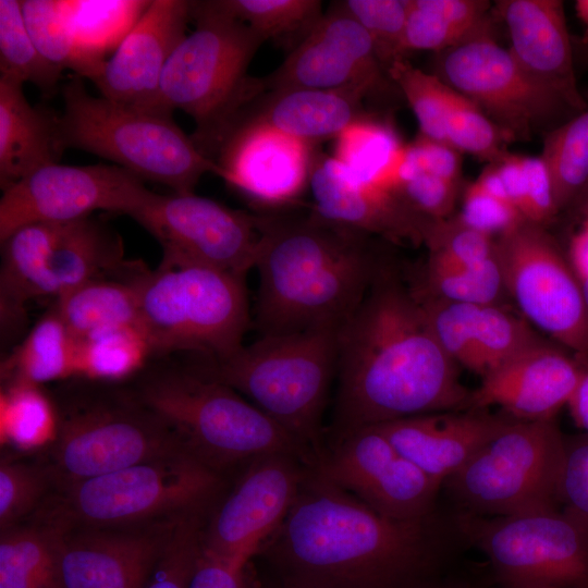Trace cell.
<instances>
[{"mask_svg": "<svg viewBox=\"0 0 588 588\" xmlns=\"http://www.w3.org/2000/svg\"><path fill=\"white\" fill-rule=\"evenodd\" d=\"M250 562L266 588H420L433 580L437 551L428 518L385 517L313 465Z\"/></svg>", "mask_w": 588, "mask_h": 588, "instance_id": "1", "label": "cell"}, {"mask_svg": "<svg viewBox=\"0 0 588 588\" xmlns=\"http://www.w3.org/2000/svg\"><path fill=\"white\" fill-rule=\"evenodd\" d=\"M330 438L416 415L467 409L470 390L434 336L411 285L382 264L338 332Z\"/></svg>", "mask_w": 588, "mask_h": 588, "instance_id": "2", "label": "cell"}, {"mask_svg": "<svg viewBox=\"0 0 588 588\" xmlns=\"http://www.w3.org/2000/svg\"><path fill=\"white\" fill-rule=\"evenodd\" d=\"M256 323L261 335L340 329L381 265L369 235L306 218L260 215Z\"/></svg>", "mask_w": 588, "mask_h": 588, "instance_id": "3", "label": "cell"}, {"mask_svg": "<svg viewBox=\"0 0 588 588\" xmlns=\"http://www.w3.org/2000/svg\"><path fill=\"white\" fill-rule=\"evenodd\" d=\"M191 22L194 30L176 47L162 73L159 102L194 120L191 139L212 160L232 119L266 91L261 78L247 74L265 40L219 0L191 1Z\"/></svg>", "mask_w": 588, "mask_h": 588, "instance_id": "4", "label": "cell"}, {"mask_svg": "<svg viewBox=\"0 0 588 588\" xmlns=\"http://www.w3.org/2000/svg\"><path fill=\"white\" fill-rule=\"evenodd\" d=\"M132 391L174 429L191 455L231 480L255 460L273 453H298L314 463L280 425L203 371H155Z\"/></svg>", "mask_w": 588, "mask_h": 588, "instance_id": "5", "label": "cell"}, {"mask_svg": "<svg viewBox=\"0 0 588 588\" xmlns=\"http://www.w3.org/2000/svg\"><path fill=\"white\" fill-rule=\"evenodd\" d=\"M231 479L189 453L57 487L30 517L58 527H132L209 512Z\"/></svg>", "mask_w": 588, "mask_h": 588, "instance_id": "6", "label": "cell"}, {"mask_svg": "<svg viewBox=\"0 0 588 588\" xmlns=\"http://www.w3.org/2000/svg\"><path fill=\"white\" fill-rule=\"evenodd\" d=\"M60 91L59 132L64 149L96 155L177 194L194 193L205 173L219 176L218 166L196 148L172 112L94 96L75 74Z\"/></svg>", "mask_w": 588, "mask_h": 588, "instance_id": "7", "label": "cell"}, {"mask_svg": "<svg viewBox=\"0 0 588 588\" xmlns=\"http://www.w3.org/2000/svg\"><path fill=\"white\" fill-rule=\"evenodd\" d=\"M338 332L320 328L260 335L201 371L249 399L316 463L326 442L321 419L336 371Z\"/></svg>", "mask_w": 588, "mask_h": 588, "instance_id": "8", "label": "cell"}, {"mask_svg": "<svg viewBox=\"0 0 588 588\" xmlns=\"http://www.w3.org/2000/svg\"><path fill=\"white\" fill-rule=\"evenodd\" d=\"M54 403L57 430L38 456L56 488L188 453L174 429L132 390L81 388Z\"/></svg>", "mask_w": 588, "mask_h": 588, "instance_id": "9", "label": "cell"}, {"mask_svg": "<svg viewBox=\"0 0 588 588\" xmlns=\"http://www.w3.org/2000/svg\"><path fill=\"white\" fill-rule=\"evenodd\" d=\"M139 326L152 354L191 351L213 364L243 346L249 323L244 278L160 264L138 274Z\"/></svg>", "mask_w": 588, "mask_h": 588, "instance_id": "10", "label": "cell"}, {"mask_svg": "<svg viewBox=\"0 0 588 588\" xmlns=\"http://www.w3.org/2000/svg\"><path fill=\"white\" fill-rule=\"evenodd\" d=\"M565 438L555 419H511L444 481L468 515L510 516L558 509Z\"/></svg>", "mask_w": 588, "mask_h": 588, "instance_id": "11", "label": "cell"}, {"mask_svg": "<svg viewBox=\"0 0 588 588\" xmlns=\"http://www.w3.org/2000/svg\"><path fill=\"white\" fill-rule=\"evenodd\" d=\"M491 22L436 53L432 74L471 100L513 142L543 136L577 115L579 112L528 75L509 49L498 44Z\"/></svg>", "mask_w": 588, "mask_h": 588, "instance_id": "12", "label": "cell"}, {"mask_svg": "<svg viewBox=\"0 0 588 588\" xmlns=\"http://www.w3.org/2000/svg\"><path fill=\"white\" fill-rule=\"evenodd\" d=\"M504 588H588V525L558 509L461 518Z\"/></svg>", "mask_w": 588, "mask_h": 588, "instance_id": "13", "label": "cell"}, {"mask_svg": "<svg viewBox=\"0 0 588 588\" xmlns=\"http://www.w3.org/2000/svg\"><path fill=\"white\" fill-rule=\"evenodd\" d=\"M509 299L537 331L588 365V304L553 233L523 222L495 238Z\"/></svg>", "mask_w": 588, "mask_h": 588, "instance_id": "14", "label": "cell"}, {"mask_svg": "<svg viewBox=\"0 0 588 588\" xmlns=\"http://www.w3.org/2000/svg\"><path fill=\"white\" fill-rule=\"evenodd\" d=\"M161 245L168 266H197L245 278L255 267L258 216L194 193H154L132 216Z\"/></svg>", "mask_w": 588, "mask_h": 588, "instance_id": "15", "label": "cell"}, {"mask_svg": "<svg viewBox=\"0 0 588 588\" xmlns=\"http://www.w3.org/2000/svg\"><path fill=\"white\" fill-rule=\"evenodd\" d=\"M313 465L292 452L269 454L247 465L209 512L203 550L246 567L285 518Z\"/></svg>", "mask_w": 588, "mask_h": 588, "instance_id": "16", "label": "cell"}, {"mask_svg": "<svg viewBox=\"0 0 588 588\" xmlns=\"http://www.w3.org/2000/svg\"><path fill=\"white\" fill-rule=\"evenodd\" d=\"M314 466L375 512L399 520L428 518L441 487L376 425L330 438Z\"/></svg>", "mask_w": 588, "mask_h": 588, "instance_id": "17", "label": "cell"}, {"mask_svg": "<svg viewBox=\"0 0 588 588\" xmlns=\"http://www.w3.org/2000/svg\"><path fill=\"white\" fill-rule=\"evenodd\" d=\"M143 182L115 164L40 168L3 191L0 240L28 223H66L96 210L132 217L152 194Z\"/></svg>", "mask_w": 588, "mask_h": 588, "instance_id": "18", "label": "cell"}, {"mask_svg": "<svg viewBox=\"0 0 588 588\" xmlns=\"http://www.w3.org/2000/svg\"><path fill=\"white\" fill-rule=\"evenodd\" d=\"M315 145L236 114L223 132L212 161L219 176L261 208L293 205L309 187Z\"/></svg>", "mask_w": 588, "mask_h": 588, "instance_id": "19", "label": "cell"}, {"mask_svg": "<svg viewBox=\"0 0 588 588\" xmlns=\"http://www.w3.org/2000/svg\"><path fill=\"white\" fill-rule=\"evenodd\" d=\"M261 79L267 91L359 88L372 97L396 87L367 32L339 3L323 13L274 72Z\"/></svg>", "mask_w": 588, "mask_h": 588, "instance_id": "20", "label": "cell"}, {"mask_svg": "<svg viewBox=\"0 0 588 588\" xmlns=\"http://www.w3.org/2000/svg\"><path fill=\"white\" fill-rule=\"evenodd\" d=\"M180 519L110 528L49 524L58 531L63 588H144Z\"/></svg>", "mask_w": 588, "mask_h": 588, "instance_id": "21", "label": "cell"}, {"mask_svg": "<svg viewBox=\"0 0 588 588\" xmlns=\"http://www.w3.org/2000/svg\"><path fill=\"white\" fill-rule=\"evenodd\" d=\"M191 1H148L93 79L100 95L118 102L168 111L159 102L160 82L169 59L186 36Z\"/></svg>", "mask_w": 588, "mask_h": 588, "instance_id": "22", "label": "cell"}, {"mask_svg": "<svg viewBox=\"0 0 588 588\" xmlns=\"http://www.w3.org/2000/svg\"><path fill=\"white\" fill-rule=\"evenodd\" d=\"M573 353L544 338L481 379L467 408H500L525 421L555 419L567 406L585 369Z\"/></svg>", "mask_w": 588, "mask_h": 588, "instance_id": "23", "label": "cell"}, {"mask_svg": "<svg viewBox=\"0 0 588 588\" xmlns=\"http://www.w3.org/2000/svg\"><path fill=\"white\" fill-rule=\"evenodd\" d=\"M413 290L446 355L481 379L544 339L506 305L455 303Z\"/></svg>", "mask_w": 588, "mask_h": 588, "instance_id": "24", "label": "cell"}, {"mask_svg": "<svg viewBox=\"0 0 588 588\" xmlns=\"http://www.w3.org/2000/svg\"><path fill=\"white\" fill-rule=\"evenodd\" d=\"M309 187L314 215L392 243L425 245L434 222L413 211L399 195L356 180L331 156L317 154Z\"/></svg>", "mask_w": 588, "mask_h": 588, "instance_id": "25", "label": "cell"}, {"mask_svg": "<svg viewBox=\"0 0 588 588\" xmlns=\"http://www.w3.org/2000/svg\"><path fill=\"white\" fill-rule=\"evenodd\" d=\"M510 37L509 51L534 79L577 112L588 109L576 77V64L564 2L500 0L492 10Z\"/></svg>", "mask_w": 588, "mask_h": 588, "instance_id": "26", "label": "cell"}, {"mask_svg": "<svg viewBox=\"0 0 588 588\" xmlns=\"http://www.w3.org/2000/svg\"><path fill=\"white\" fill-rule=\"evenodd\" d=\"M512 418L467 408L376 425L396 450L439 485L457 473Z\"/></svg>", "mask_w": 588, "mask_h": 588, "instance_id": "27", "label": "cell"}, {"mask_svg": "<svg viewBox=\"0 0 588 588\" xmlns=\"http://www.w3.org/2000/svg\"><path fill=\"white\" fill-rule=\"evenodd\" d=\"M359 88H287L269 90L236 114L270 125L311 145L334 139L357 120L369 114Z\"/></svg>", "mask_w": 588, "mask_h": 588, "instance_id": "28", "label": "cell"}, {"mask_svg": "<svg viewBox=\"0 0 588 588\" xmlns=\"http://www.w3.org/2000/svg\"><path fill=\"white\" fill-rule=\"evenodd\" d=\"M23 83L0 75V186L4 191L64 152L59 113L33 106Z\"/></svg>", "mask_w": 588, "mask_h": 588, "instance_id": "29", "label": "cell"}, {"mask_svg": "<svg viewBox=\"0 0 588 588\" xmlns=\"http://www.w3.org/2000/svg\"><path fill=\"white\" fill-rule=\"evenodd\" d=\"M123 247L119 235L94 218L68 223L48 256L33 286L32 298H59L91 280L106 277L122 266Z\"/></svg>", "mask_w": 588, "mask_h": 588, "instance_id": "30", "label": "cell"}, {"mask_svg": "<svg viewBox=\"0 0 588 588\" xmlns=\"http://www.w3.org/2000/svg\"><path fill=\"white\" fill-rule=\"evenodd\" d=\"M68 223L33 222L20 226L1 241L0 318L2 336L10 338L23 327L25 305L48 256Z\"/></svg>", "mask_w": 588, "mask_h": 588, "instance_id": "31", "label": "cell"}, {"mask_svg": "<svg viewBox=\"0 0 588 588\" xmlns=\"http://www.w3.org/2000/svg\"><path fill=\"white\" fill-rule=\"evenodd\" d=\"M138 274L91 280L57 298L53 308L78 341L117 328H140Z\"/></svg>", "mask_w": 588, "mask_h": 588, "instance_id": "32", "label": "cell"}, {"mask_svg": "<svg viewBox=\"0 0 588 588\" xmlns=\"http://www.w3.org/2000/svg\"><path fill=\"white\" fill-rule=\"evenodd\" d=\"M77 353L78 340L52 308L2 362V380L40 385L74 377Z\"/></svg>", "mask_w": 588, "mask_h": 588, "instance_id": "33", "label": "cell"}, {"mask_svg": "<svg viewBox=\"0 0 588 588\" xmlns=\"http://www.w3.org/2000/svg\"><path fill=\"white\" fill-rule=\"evenodd\" d=\"M0 532V588H63L53 526L29 518Z\"/></svg>", "mask_w": 588, "mask_h": 588, "instance_id": "34", "label": "cell"}, {"mask_svg": "<svg viewBox=\"0 0 588 588\" xmlns=\"http://www.w3.org/2000/svg\"><path fill=\"white\" fill-rule=\"evenodd\" d=\"M485 0H411L402 54L449 49L492 21Z\"/></svg>", "mask_w": 588, "mask_h": 588, "instance_id": "35", "label": "cell"}, {"mask_svg": "<svg viewBox=\"0 0 588 588\" xmlns=\"http://www.w3.org/2000/svg\"><path fill=\"white\" fill-rule=\"evenodd\" d=\"M22 7L32 39L50 62L91 81L98 76L105 61L79 39L70 2L23 0Z\"/></svg>", "mask_w": 588, "mask_h": 588, "instance_id": "36", "label": "cell"}, {"mask_svg": "<svg viewBox=\"0 0 588 588\" xmlns=\"http://www.w3.org/2000/svg\"><path fill=\"white\" fill-rule=\"evenodd\" d=\"M62 71L32 39L22 1L0 0V75L23 84L30 83L49 98L59 90Z\"/></svg>", "mask_w": 588, "mask_h": 588, "instance_id": "37", "label": "cell"}, {"mask_svg": "<svg viewBox=\"0 0 588 588\" xmlns=\"http://www.w3.org/2000/svg\"><path fill=\"white\" fill-rule=\"evenodd\" d=\"M404 144L388 120L369 113L334 138L331 157L356 180L375 186Z\"/></svg>", "mask_w": 588, "mask_h": 588, "instance_id": "38", "label": "cell"}, {"mask_svg": "<svg viewBox=\"0 0 588 588\" xmlns=\"http://www.w3.org/2000/svg\"><path fill=\"white\" fill-rule=\"evenodd\" d=\"M540 156L561 213L588 186V109L544 134Z\"/></svg>", "mask_w": 588, "mask_h": 588, "instance_id": "39", "label": "cell"}, {"mask_svg": "<svg viewBox=\"0 0 588 588\" xmlns=\"http://www.w3.org/2000/svg\"><path fill=\"white\" fill-rule=\"evenodd\" d=\"M56 403L39 385L5 383L0 397L1 442L21 451L42 450L54 437Z\"/></svg>", "mask_w": 588, "mask_h": 588, "instance_id": "40", "label": "cell"}, {"mask_svg": "<svg viewBox=\"0 0 588 588\" xmlns=\"http://www.w3.org/2000/svg\"><path fill=\"white\" fill-rule=\"evenodd\" d=\"M150 346L137 326L108 330L78 341L76 377L90 381L125 380L144 367Z\"/></svg>", "mask_w": 588, "mask_h": 588, "instance_id": "41", "label": "cell"}, {"mask_svg": "<svg viewBox=\"0 0 588 588\" xmlns=\"http://www.w3.org/2000/svg\"><path fill=\"white\" fill-rule=\"evenodd\" d=\"M232 16L246 23L265 41L294 49L319 22L318 0H219Z\"/></svg>", "mask_w": 588, "mask_h": 588, "instance_id": "42", "label": "cell"}, {"mask_svg": "<svg viewBox=\"0 0 588 588\" xmlns=\"http://www.w3.org/2000/svg\"><path fill=\"white\" fill-rule=\"evenodd\" d=\"M413 287L428 296L474 305H506L510 301L497 254L478 264L449 271L421 269L409 280Z\"/></svg>", "mask_w": 588, "mask_h": 588, "instance_id": "43", "label": "cell"}, {"mask_svg": "<svg viewBox=\"0 0 588 588\" xmlns=\"http://www.w3.org/2000/svg\"><path fill=\"white\" fill-rule=\"evenodd\" d=\"M56 488L45 462L35 458L4 456L0 464V529L29 519Z\"/></svg>", "mask_w": 588, "mask_h": 588, "instance_id": "44", "label": "cell"}, {"mask_svg": "<svg viewBox=\"0 0 588 588\" xmlns=\"http://www.w3.org/2000/svg\"><path fill=\"white\" fill-rule=\"evenodd\" d=\"M425 246L428 258L422 269L428 271L468 267L495 254V238L464 224L455 213L434 221Z\"/></svg>", "mask_w": 588, "mask_h": 588, "instance_id": "45", "label": "cell"}, {"mask_svg": "<svg viewBox=\"0 0 588 588\" xmlns=\"http://www.w3.org/2000/svg\"><path fill=\"white\" fill-rule=\"evenodd\" d=\"M338 3L367 32L387 72L394 61L404 59L402 45L411 0H346Z\"/></svg>", "mask_w": 588, "mask_h": 588, "instance_id": "46", "label": "cell"}, {"mask_svg": "<svg viewBox=\"0 0 588 588\" xmlns=\"http://www.w3.org/2000/svg\"><path fill=\"white\" fill-rule=\"evenodd\" d=\"M208 514H193L174 525L144 588L188 587L203 550V532Z\"/></svg>", "mask_w": 588, "mask_h": 588, "instance_id": "47", "label": "cell"}, {"mask_svg": "<svg viewBox=\"0 0 588 588\" xmlns=\"http://www.w3.org/2000/svg\"><path fill=\"white\" fill-rule=\"evenodd\" d=\"M461 195V210L456 217L494 238L525 222L512 203L491 194L476 180L468 183Z\"/></svg>", "mask_w": 588, "mask_h": 588, "instance_id": "48", "label": "cell"}, {"mask_svg": "<svg viewBox=\"0 0 588 588\" xmlns=\"http://www.w3.org/2000/svg\"><path fill=\"white\" fill-rule=\"evenodd\" d=\"M461 187V183L417 171L397 188L396 194L419 216L439 221L454 215Z\"/></svg>", "mask_w": 588, "mask_h": 588, "instance_id": "49", "label": "cell"}, {"mask_svg": "<svg viewBox=\"0 0 588 588\" xmlns=\"http://www.w3.org/2000/svg\"><path fill=\"white\" fill-rule=\"evenodd\" d=\"M556 226H560L559 234L550 231L560 243L588 304V186L560 213L552 228Z\"/></svg>", "mask_w": 588, "mask_h": 588, "instance_id": "50", "label": "cell"}, {"mask_svg": "<svg viewBox=\"0 0 588 588\" xmlns=\"http://www.w3.org/2000/svg\"><path fill=\"white\" fill-rule=\"evenodd\" d=\"M559 501L588 525V434L565 439Z\"/></svg>", "mask_w": 588, "mask_h": 588, "instance_id": "51", "label": "cell"}, {"mask_svg": "<svg viewBox=\"0 0 588 588\" xmlns=\"http://www.w3.org/2000/svg\"><path fill=\"white\" fill-rule=\"evenodd\" d=\"M519 213L525 222L551 229L560 212L555 205L548 168L541 158L524 155V177Z\"/></svg>", "mask_w": 588, "mask_h": 588, "instance_id": "52", "label": "cell"}, {"mask_svg": "<svg viewBox=\"0 0 588 588\" xmlns=\"http://www.w3.org/2000/svg\"><path fill=\"white\" fill-rule=\"evenodd\" d=\"M415 171L426 172L453 183H461L462 154L452 146L420 134L407 143Z\"/></svg>", "mask_w": 588, "mask_h": 588, "instance_id": "53", "label": "cell"}, {"mask_svg": "<svg viewBox=\"0 0 588 588\" xmlns=\"http://www.w3.org/2000/svg\"><path fill=\"white\" fill-rule=\"evenodd\" d=\"M187 588H252V579L247 566L238 567L201 550Z\"/></svg>", "mask_w": 588, "mask_h": 588, "instance_id": "54", "label": "cell"}, {"mask_svg": "<svg viewBox=\"0 0 588 588\" xmlns=\"http://www.w3.org/2000/svg\"><path fill=\"white\" fill-rule=\"evenodd\" d=\"M567 407L576 426L588 434V367L585 369Z\"/></svg>", "mask_w": 588, "mask_h": 588, "instance_id": "55", "label": "cell"}, {"mask_svg": "<svg viewBox=\"0 0 588 588\" xmlns=\"http://www.w3.org/2000/svg\"><path fill=\"white\" fill-rule=\"evenodd\" d=\"M575 64L588 66V30L581 35L572 34Z\"/></svg>", "mask_w": 588, "mask_h": 588, "instance_id": "56", "label": "cell"}, {"mask_svg": "<svg viewBox=\"0 0 588 588\" xmlns=\"http://www.w3.org/2000/svg\"><path fill=\"white\" fill-rule=\"evenodd\" d=\"M575 12L578 20L585 25L588 30V0H577L575 2Z\"/></svg>", "mask_w": 588, "mask_h": 588, "instance_id": "57", "label": "cell"}, {"mask_svg": "<svg viewBox=\"0 0 588 588\" xmlns=\"http://www.w3.org/2000/svg\"><path fill=\"white\" fill-rule=\"evenodd\" d=\"M420 588H467L460 585H453V584H445V583H438L434 579L430 583L424 585Z\"/></svg>", "mask_w": 588, "mask_h": 588, "instance_id": "58", "label": "cell"}, {"mask_svg": "<svg viewBox=\"0 0 588 588\" xmlns=\"http://www.w3.org/2000/svg\"><path fill=\"white\" fill-rule=\"evenodd\" d=\"M249 571V568H248ZM249 574H250V579H252V588H266L265 586H262L254 576L253 574L250 573L249 571Z\"/></svg>", "mask_w": 588, "mask_h": 588, "instance_id": "59", "label": "cell"}, {"mask_svg": "<svg viewBox=\"0 0 588 588\" xmlns=\"http://www.w3.org/2000/svg\"><path fill=\"white\" fill-rule=\"evenodd\" d=\"M532 588H548V587H532Z\"/></svg>", "mask_w": 588, "mask_h": 588, "instance_id": "60", "label": "cell"}]
</instances>
